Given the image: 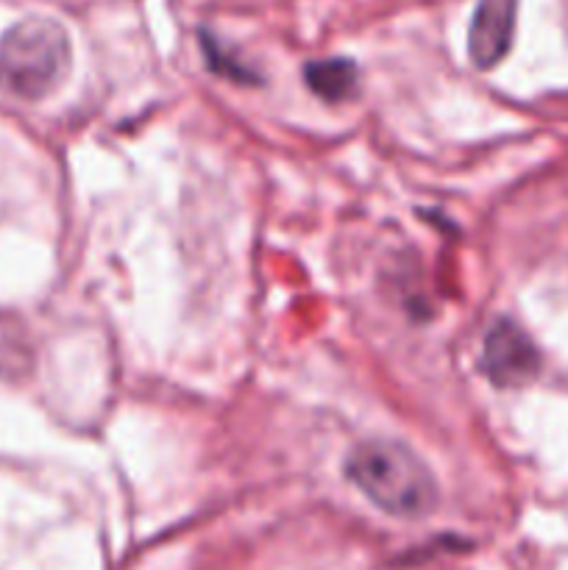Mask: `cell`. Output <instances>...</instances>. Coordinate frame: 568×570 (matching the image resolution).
<instances>
[{
	"instance_id": "obj_1",
	"label": "cell",
	"mask_w": 568,
	"mask_h": 570,
	"mask_svg": "<svg viewBox=\"0 0 568 570\" xmlns=\"http://www.w3.org/2000/svg\"><path fill=\"white\" fill-rule=\"evenodd\" d=\"M345 476L388 515L421 518L438 507L432 471L404 443L362 440L345 460Z\"/></svg>"
},
{
	"instance_id": "obj_2",
	"label": "cell",
	"mask_w": 568,
	"mask_h": 570,
	"mask_svg": "<svg viewBox=\"0 0 568 570\" xmlns=\"http://www.w3.org/2000/svg\"><path fill=\"white\" fill-rule=\"evenodd\" d=\"M72 65L65 26L28 17L0 37V87L22 100H42L65 83Z\"/></svg>"
},
{
	"instance_id": "obj_3",
	"label": "cell",
	"mask_w": 568,
	"mask_h": 570,
	"mask_svg": "<svg viewBox=\"0 0 568 570\" xmlns=\"http://www.w3.org/2000/svg\"><path fill=\"white\" fill-rule=\"evenodd\" d=\"M482 371L499 387H521L540 371V351L512 321H496L484 334Z\"/></svg>"
},
{
	"instance_id": "obj_4",
	"label": "cell",
	"mask_w": 568,
	"mask_h": 570,
	"mask_svg": "<svg viewBox=\"0 0 568 570\" xmlns=\"http://www.w3.org/2000/svg\"><path fill=\"white\" fill-rule=\"evenodd\" d=\"M518 0H479L468 31V56L479 70L499 65L516 37Z\"/></svg>"
},
{
	"instance_id": "obj_5",
	"label": "cell",
	"mask_w": 568,
	"mask_h": 570,
	"mask_svg": "<svg viewBox=\"0 0 568 570\" xmlns=\"http://www.w3.org/2000/svg\"><path fill=\"white\" fill-rule=\"evenodd\" d=\"M304 81L317 98L329 100V104H343L356 95L360 70L351 59H321L304 67Z\"/></svg>"
},
{
	"instance_id": "obj_6",
	"label": "cell",
	"mask_w": 568,
	"mask_h": 570,
	"mask_svg": "<svg viewBox=\"0 0 568 570\" xmlns=\"http://www.w3.org/2000/svg\"><path fill=\"white\" fill-rule=\"evenodd\" d=\"M200 42H204L206 61H209V67L215 72H221V76L226 78H234V81H259L248 67H243V61L232 59V56L223 50V45L217 42V39H212L209 33H200Z\"/></svg>"
}]
</instances>
